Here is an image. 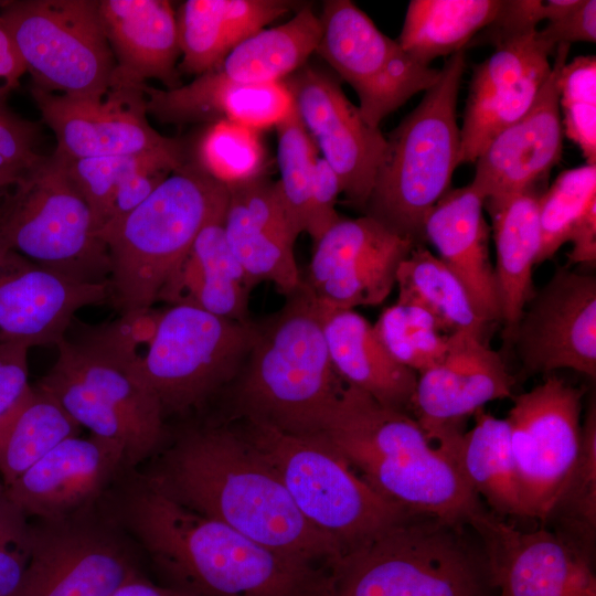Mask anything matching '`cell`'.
<instances>
[{"instance_id": "1", "label": "cell", "mask_w": 596, "mask_h": 596, "mask_svg": "<svg viewBox=\"0 0 596 596\" xmlns=\"http://www.w3.org/2000/svg\"><path fill=\"white\" fill-rule=\"evenodd\" d=\"M98 504L147 554L163 585L185 596H330L329 568L185 508L136 469L125 470Z\"/></svg>"}, {"instance_id": "2", "label": "cell", "mask_w": 596, "mask_h": 596, "mask_svg": "<svg viewBox=\"0 0 596 596\" xmlns=\"http://www.w3.org/2000/svg\"><path fill=\"white\" fill-rule=\"evenodd\" d=\"M142 475L185 508L288 557L330 570L342 555L302 517L254 445L225 424L184 429Z\"/></svg>"}, {"instance_id": "3", "label": "cell", "mask_w": 596, "mask_h": 596, "mask_svg": "<svg viewBox=\"0 0 596 596\" xmlns=\"http://www.w3.org/2000/svg\"><path fill=\"white\" fill-rule=\"evenodd\" d=\"M156 319L148 310L102 326L81 323L56 345V361L35 384L92 435L119 443L128 469L153 457L167 435L161 405L140 366L139 349Z\"/></svg>"}, {"instance_id": "4", "label": "cell", "mask_w": 596, "mask_h": 596, "mask_svg": "<svg viewBox=\"0 0 596 596\" xmlns=\"http://www.w3.org/2000/svg\"><path fill=\"white\" fill-rule=\"evenodd\" d=\"M321 434L372 489L408 511L468 523L487 509L413 415L355 387L344 385Z\"/></svg>"}, {"instance_id": "5", "label": "cell", "mask_w": 596, "mask_h": 596, "mask_svg": "<svg viewBox=\"0 0 596 596\" xmlns=\"http://www.w3.org/2000/svg\"><path fill=\"white\" fill-rule=\"evenodd\" d=\"M344 385L330 361L320 306L300 284L279 310L255 321L249 352L223 394L233 418L308 435L321 433Z\"/></svg>"}, {"instance_id": "6", "label": "cell", "mask_w": 596, "mask_h": 596, "mask_svg": "<svg viewBox=\"0 0 596 596\" xmlns=\"http://www.w3.org/2000/svg\"><path fill=\"white\" fill-rule=\"evenodd\" d=\"M330 575V596H498L472 526L424 513L344 552Z\"/></svg>"}, {"instance_id": "7", "label": "cell", "mask_w": 596, "mask_h": 596, "mask_svg": "<svg viewBox=\"0 0 596 596\" xmlns=\"http://www.w3.org/2000/svg\"><path fill=\"white\" fill-rule=\"evenodd\" d=\"M228 189L195 162L184 163L134 211L99 232L109 259V301L121 315L161 297L204 226L224 222Z\"/></svg>"}, {"instance_id": "8", "label": "cell", "mask_w": 596, "mask_h": 596, "mask_svg": "<svg viewBox=\"0 0 596 596\" xmlns=\"http://www.w3.org/2000/svg\"><path fill=\"white\" fill-rule=\"evenodd\" d=\"M466 68V50L445 61L438 81L386 137L364 214L423 244V224L451 189L459 166L460 129L456 106Z\"/></svg>"}, {"instance_id": "9", "label": "cell", "mask_w": 596, "mask_h": 596, "mask_svg": "<svg viewBox=\"0 0 596 596\" xmlns=\"http://www.w3.org/2000/svg\"><path fill=\"white\" fill-rule=\"evenodd\" d=\"M241 433L277 472L302 517L342 554L415 512L379 494L321 434L244 422Z\"/></svg>"}, {"instance_id": "10", "label": "cell", "mask_w": 596, "mask_h": 596, "mask_svg": "<svg viewBox=\"0 0 596 596\" xmlns=\"http://www.w3.org/2000/svg\"><path fill=\"white\" fill-rule=\"evenodd\" d=\"M0 230L10 249L40 266L86 283L109 278L91 207L55 152L0 189Z\"/></svg>"}, {"instance_id": "11", "label": "cell", "mask_w": 596, "mask_h": 596, "mask_svg": "<svg viewBox=\"0 0 596 596\" xmlns=\"http://www.w3.org/2000/svg\"><path fill=\"white\" fill-rule=\"evenodd\" d=\"M255 337V321H235L190 304L157 313L141 353V372L167 416L204 408L237 376Z\"/></svg>"}, {"instance_id": "12", "label": "cell", "mask_w": 596, "mask_h": 596, "mask_svg": "<svg viewBox=\"0 0 596 596\" xmlns=\"http://www.w3.org/2000/svg\"><path fill=\"white\" fill-rule=\"evenodd\" d=\"M0 19L32 75V87L74 97L107 95L116 61L97 0L4 1Z\"/></svg>"}, {"instance_id": "13", "label": "cell", "mask_w": 596, "mask_h": 596, "mask_svg": "<svg viewBox=\"0 0 596 596\" xmlns=\"http://www.w3.org/2000/svg\"><path fill=\"white\" fill-rule=\"evenodd\" d=\"M30 557L14 596H109L142 574L135 542L98 502L30 521Z\"/></svg>"}, {"instance_id": "14", "label": "cell", "mask_w": 596, "mask_h": 596, "mask_svg": "<svg viewBox=\"0 0 596 596\" xmlns=\"http://www.w3.org/2000/svg\"><path fill=\"white\" fill-rule=\"evenodd\" d=\"M319 17L322 33L316 54L354 89L370 127L380 128L387 115L438 81L440 70L412 58L354 2L327 0Z\"/></svg>"}, {"instance_id": "15", "label": "cell", "mask_w": 596, "mask_h": 596, "mask_svg": "<svg viewBox=\"0 0 596 596\" xmlns=\"http://www.w3.org/2000/svg\"><path fill=\"white\" fill-rule=\"evenodd\" d=\"M583 395L582 389L550 376L511 397L505 418L525 519L543 521L576 462Z\"/></svg>"}, {"instance_id": "16", "label": "cell", "mask_w": 596, "mask_h": 596, "mask_svg": "<svg viewBox=\"0 0 596 596\" xmlns=\"http://www.w3.org/2000/svg\"><path fill=\"white\" fill-rule=\"evenodd\" d=\"M313 244L301 285L330 309L383 304L401 263L418 245L366 214L341 217Z\"/></svg>"}, {"instance_id": "17", "label": "cell", "mask_w": 596, "mask_h": 596, "mask_svg": "<svg viewBox=\"0 0 596 596\" xmlns=\"http://www.w3.org/2000/svg\"><path fill=\"white\" fill-rule=\"evenodd\" d=\"M283 82L321 158L337 173L347 202L364 213L386 137L364 121L339 79L322 68L307 63Z\"/></svg>"}, {"instance_id": "18", "label": "cell", "mask_w": 596, "mask_h": 596, "mask_svg": "<svg viewBox=\"0 0 596 596\" xmlns=\"http://www.w3.org/2000/svg\"><path fill=\"white\" fill-rule=\"evenodd\" d=\"M513 341L530 373L571 369L595 379V277L557 269L526 305Z\"/></svg>"}, {"instance_id": "19", "label": "cell", "mask_w": 596, "mask_h": 596, "mask_svg": "<svg viewBox=\"0 0 596 596\" xmlns=\"http://www.w3.org/2000/svg\"><path fill=\"white\" fill-rule=\"evenodd\" d=\"M468 524L483 544L498 596H596L594 562L550 530H522L487 509Z\"/></svg>"}, {"instance_id": "20", "label": "cell", "mask_w": 596, "mask_h": 596, "mask_svg": "<svg viewBox=\"0 0 596 596\" xmlns=\"http://www.w3.org/2000/svg\"><path fill=\"white\" fill-rule=\"evenodd\" d=\"M55 153L66 159L132 155L181 145L152 128L138 87H111L103 98L74 97L31 87Z\"/></svg>"}, {"instance_id": "21", "label": "cell", "mask_w": 596, "mask_h": 596, "mask_svg": "<svg viewBox=\"0 0 596 596\" xmlns=\"http://www.w3.org/2000/svg\"><path fill=\"white\" fill-rule=\"evenodd\" d=\"M417 375L411 413L441 446L462 434L465 421L486 404L513 396L514 379L500 354L469 334H451L444 359Z\"/></svg>"}, {"instance_id": "22", "label": "cell", "mask_w": 596, "mask_h": 596, "mask_svg": "<svg viewBox=\"0 0 596 596\" xmlns=\"http://www.w3.org/2000/svg\"><path fill=\"white\" fill-rule=\"evenodd\" d=\"M536 31L497 44L488 58L473 66L459 164L476 162L489 142L533 105L551 73L549 56L555 51Z\"/></svg>"}, {"instance_id": "23", "label": "cell", "mask_w": 596, "mask_h": 596, "mask_svg": "<svg viewBox=\"0 0 596 596\" xmlns=\"http://www.w3.org/2000/svg\"><path fill=\"white\" fill-rule=\"evenodd\" d=\"M109 299L108 280H76L10 248L0 258V340L57 345L79 309Z\"/></svg>"}, {"instance_id": "24", "label": "cell", "mask_w": 596, "mask_h": 596, "mask_svg": "<svg viewBox=\"0 0 596 596\" xmlns=\"http://www.w3.org/2000/svg\"><path fill=\"white\" fill-rule=\"evenodd\" d=\"M126 469L119 443L73 436L4 487V493L29 519H58L96 504Z\"/></svg>"}, {"instance_id": "25", "label": "cell", "mask_w": 596, "mask_h": 596, "mask_svg": "<svg viewBox=\"0 0 596 596\" xmlns=\"http://www.w3.org/2000/svg\"><path fill=\"white\" fill-rule=\"evenodd\" d=\"M571 44L562 43L551 73L531 108L499 132L476 160L471 185L483 196H503L539 189L563 151L557 77Z\"/></svg>"}, {"instance_id": "26", "label": "cell", "mask_w": 596, "mask_h": 596, "mask_svg": "<svg viewBox=\"0 0 596 596\" xmlns=\"http://www.w3.org/2000/svg\"><path fill=\"white\" fill-rule=\"evenodd\" d=\"M223 222L226 242L256 287L273 283L285 297L301 284L294 245L299 236L281 204L276 183L260 177L230 187Z\"/></svg>"}, {"instance_id": "27", "label": "cell", "mask_w": 596, "mask_h": 596, "mask_svg": "<svg viewBox=\"0 0 596 596\" xmlns=\"http://www.w3.org/2000/svg\"><path fill=\"white\" fill-rule=\"evenodd\" d=\"M140 89L147 114L167 124L227 120L262 131L275 128L294 108L284 82L241 83L215 68L175 88L142 84Z\"/></svg>"}, {"instance_id": "28", "label": "cell", "mask_w": 596, "mask_h": 596, "mask_svg": "<svg viewBox=\"0 0 596 596\" xmlns=\"http://www.w3.org/2000/svg\"><path fill=\"white\" fill-rule=\"evenodd\" d=\"M97 7L116 61L111 87H138L147 79L167 89L181 85L177 12L170 1L97 0Z\"/></svg>"}, {"instance_id": "29", "label": "cell", "mask_w": 596, "mask_h": 596, "mask_svg": "<svg viewBox=\"0 0 596 596\" xmlns=\"http://www.w3.org/2000/svg\"><path fill=\"white\" fill-rule=\"evenodd\" d=\"M483 204L471 183L450 189L427 214L423 241L433 245L436 256L465 286L478 313L492 323L500 321L501 310Z\"/></svg>"}, {"instance_id": "30", "label": "cell", "mask_w": 596, "mask_h": 596, "mask_svg": "<svg viewBox=\"0 0 596 596\" xmlns=\"http://www.w3.org/2000/svg\"><path fill=\"white\" fill-rule=\"evenodd\" d=\"M320 311L330 361L341 381L386 407L412 415L417 373L393 359L373 324L354 309L320 307Z\"/></svg>"}, {"instance_id": "31", "label": "cell", "mask_w": 596, "mask_h": 596, "mask_svg": "<svg viewBox=\"0 0 596 596\" xmlns=\"http://www.w3.org/2000/svg\"><path fill=\"white\" fill-rule=\"evenodd\" d=\"M538 190L485 200L496 244L494 276L504 337L514 338L534 296L532 273L541 245Z\"/></svg>"}, {"instance_id": "32", "label": "cell", "mask_w": 596, "mask_h": 596, "mask_svg": "<svg viewBox=\"0 0 596 596\" xmlns=\"http://www.w3.org/2000/svg\"><path fill=\"white\" fill-rule=\"evenodd\" d=\"M297 7L288 0H187L178 12L179 71L199 76L220 66L242 41Z\"/></svg>"}, {"instance_id": "33", "label": "cell", "mask_w": 596, "mask_h": 596, "mask_svg": "<svg viewBox=\"0 0 596 596\" xmlns=\"http://www.w3.org/2000/svg\"><path fill=\"white\" fill-rule=\"evenodd\" d=\"M254 288L226 242L223 222H212L199 233L161 301L190 304L246 322L252 320L248 299Z\"/></svg>"}, {"instance_id": "34", "label": "cell", "mask_w": 596, "mask_h": 596, "mask_svg": "<svg viewBox=\"0 0 596 596\" xmlns=\"http://www.w3.org/2000/svg\"><path fill=\"white\" fill-rule=\"evenodd\" d=\"M473 419V426L446 449L490 513L501 519H525L507 418L480 409Z\"/></svg>"}, {"instance_id": "35", "label": "cell", "mask_w": 596, "mask_h": 596, "mask_svg": "<svg viewBox=\"0 0 596 596\" xmlns=\"http://www.w3.org/2000/svg\"><path fill=\"white\" fill-rule=\"evenodd\" d=\"M321 33L320 17L305 4L287 22L264 28L238 43L215 70L241 83L283 82L316 53Z\"/></svg>"}, {"instance_id": "36", "label": "cell", "mask_w": 596, "mask_h": 596, "mask_svg": "<svg viewBox=\"0 0 596 596\" xmlns=\"http://www.w3.org/2000/svg\"><path fill=\"white\" fill-rule=\"evenodd\" d=\"M395 286L398 302L425 309L444 333L486 340L491 323L478 313L457 276L423 244L401 263Z\"/></svg>"}, {"instance_id": "37", "label": "cell", "mask_w": 596, "mask_h": 596, "mask_svg": "<svg viewBox=\"0 0 596 596\" xmlns=\"http://www.w3.org/2000/svg\"><path fill=\"white\" fill-rule=\"evenodd\" d=\"M502 0H412L397 39L416 62L429 66L439 56L466 50L498 14Z\"/></svg>"}, {"instance_id": "38", "label": "cell", "mask_w": 596, "mask_h": 596, "mask_svg": "<svg viewBox=\"0 0 596 596\" xmlns=\"http://www.w3.org/2000/svg\"><path fill=\"white\" fill-rule=\"evenodd\" d=\"M81 426L36 385L0 416V476L4 487L57 444L78 436Z\"/></svg>"}, {"instance_id": "39", "label": "cell", "mask_w": 596, "mask_h": 596, "mask_svg": "<svg viewBox=\"0 0 596 596\" xmlns=\"http://www.w3.org/2000/svg\"><path fill=\"white\" fill-rule=\"evenodd\" d=\"M541 526L594 562L596 550V403L589 402L582 422L576 462Z\"/></svg>"}, {"instance_id": "40", "label": "cell", "mask_w": 596, "mask_h": 596, "mask_svg": "<svg viewBox=\"0 0 596 596\" xmlns=\"http://www.w3.org/2000/svg\"><path fill=\"white\" fill-rule=\"evenodd\" d=\"M63 160L70 178L91 207L97 233L116 191L126 180L142 170H177L185 163L182 145L142 153Z\"/></svg>"}, {"instance_id": "41", "label": "cell", "mask_w": 596, "mask_h": 596, "mask_svg": "<svg viewBox=\"0 0 596 596\" xmlns=\"http://www.w3.org/2000/svg\"><path fill=\"white\" fill-rule=\"evenodd\" d=\"M387 352L417 374L439 363L449 351L451 334L444 333L425 309L396 301L373 324Z\"/></svg>"}, {"instance_id": "42", "label": "cell", "mask_w": 596, "mask_h": 596, "mask_svg": "<svg viewBox=\"0 0 596 596\" xmlns=\"http://www.w3.org/2000/svg\"><path fill=\"white\" fill-rule=\"evenodd\" d=\"M196 164L226 188L264 177L266 149L260 131L245 125L211 123L196 146Z\"/></svg>"}, {"instance_id": "43", "label": "cell", "mask_w": 596, "mask_h": 596, "mask_svg": "<svg viewBox=\"0 0 596 596\" xmlns=\"http://www.w3.org/2000/svg\"><path fill=\"white\" fill-rule=\"evenodd\" d=\"M275 129L280 173L275 183L286 215L300 235L306 232L319 151L295 107Z\"/></svg>"}, {"instance_id": "44", "label": "cell", "mask_w": 596, "mask_h": 596, "mask_svg": "<svg viewBox=\"0 0 596 596\" xmlns=\"http://www.w3.org/2000/svg\"><path fill=\"white\" fill-rule=\"evenodd\" d=\"M596 201V164L562 171L539 198L541 245L536 265L552 258Z\"/></svg>"}, {"instance_id": "45", "label": "cell", "mask_w": 596, "mask_h": 596, "mask_svg": "<svg viewBox=\"0 0 596 596\" xmlns=\"http://www.w3.org/2000/svg\"><path fill=\"white\" fill-rule=\"evenodd\" d=\"M563 134L596 164V57L577 56L565 63L557 77Z\"/></svg>"}, {"instance_id": "46", "label": "cell", "mask_w": 596, "mask_h": 596, "mask_svg": "<svg viewBox=\"0 0 596 596\" xmlns=\"http://www.w3.org/2000/svg\"><path fill=\"white\" fill-rule=\"evenodd\" d=\"M579 4V0H510L503 1L493 21L482 29L468 47L497 45L508 39L536 31L542 20L554 21Z\"/></svg>"}, {"instance_id": "47", "label": "cell", "mask_w": 596, "mask_h": 596, "mask_svg": "<svg viewBox=\"0 0 596 596\" xmlns=\"http://www.w3.org/2000/svg\"><path fill=\"white\" fill-rule=\"evenodd\" d=\"M31 549L30 520L7 496L0 498V596H14Z\"/></svg>"}, {"instance_id": "48", "label": "cell", "mask_w": 596, "mask_h": 596, "mask_svg": "<svg viewBox=\"0 0 596 596\" xmlns=\"http://www.w3.org/2000/svg\"><path fill=\"white\" fill-rule=\"evenodd\" d=\"M0 98V170L22 173L41 159L35 150L40 127L11 111Z\"/></svg>"}, {"instance_id": "49", "label": "cell", "mask_w": 596, "mask_h": 596, "mask_svg": "<svg viewBox=\"0 0 596 596\" xmlns=\"http://www.w3.org/2000/svg\"><path fill=\"white\" fill-rule=\"evenodd\" d=\"M340 193L342 189L337 173L319 157L305 232L313 243L342 217L336 210Z\"/></svg>"}, {"instance_id": "50", "label": "cell", "mask_w": 596, "mask_h": 596, "mask_svg": "<svg viewBox=\"0 0 596 596\" xmlns=\"http://www.w3.org/2000/svg\"><path fill=\"white\" fill-rule=\"evenodd\" d=\"M29 349L0 340V416L18 404L31 389L28 366Z\"/></svg>"}, {"instance_id": "51", "label": "cell", "mask_w": 596, "mask_h": 596, "mask_svg": "<svg viewBox=\"0 0 596 596\" xmlns=\"http://www.w3.org/2000/svg\"><path fill=\"white\" fill-rule=\"evenodd\" d=\"M538 38L553 49L558 44L596 41V1L581 0L579 4L565 15L550 21Z\"/></svg>"}, {"instance_id": "52", "label": "cell", "mask_w": 596, "mask_h": 596, "mask_svg": "<svg viewBox=\"0 0 596 596\" xmlns=\"http://www.w3.org/2000/svg\"><path fill=\"white\" fill-rule=\"evenodd\" d=\"M173 171L164 168L147 169L126 180L116 191L98 234L139 206Z\"/></svg>"}, {"instance_id": "53", "label": "cell", "mask_w": 596, "mask_h": 596, "mask_svg": "<svg viewBox=\"0 0 596 596\" xmlns=\"http://www.w3.org/2000/svg\"><path fill=\"white\" fill-rule=\"evenodd\" d=\"M572 249L567 254L568 264L594 267L596 264V201L583 214L571 233Z\"/></svg>"}, {"instance_id": "54", "label": "cell", "mask_w": 596, "mask_h": 596, "mask_svg": "<svg viewBox=\"0 0 596 596\" xmlns=\"http://www.w3.org/2000/svg\"><path fill=\"white\" fill-rule=\"evenodd\" d=\"M109 596H185L168 586L155 584L143 574L128 581Z\"/></svg>"}, {"instance_id": "55", "label": "cell", "mask_w": 596, "mask_h": 596, "mask_svg": "<svg viewBox=\"0 0 596 596\" xmlns=\"http://www.w3.org/2000/svg\"><path fill=\"white\" fill-rule=\"evenodd\" d=\"M22 174L23 172L19 173L13 171L0 170V189L15 183Z\"/></svg>"}, {"instance_id": "56", "label": "cell", "mask_w": 596, "mask_h": 596, "mask_svg": "<svg viewBox=\"0 0 596 596\" xmlns=\"http://www.w3.org/2000/svg\"><path fill=\"white\" fill-rule=\"evenodd\" d=\"M9 249L0 230V258L4 255V253Z\"/></svg>"}, {"instance_id": "57", "label": "cell", "mask_w": 596, "mask_h": 596, "mask_svg": "<svg viewBox=\"0 0 596 596\" xmlns=\"http://www.w3.org/2000/svg\"><path fill=\"white\" fill-rule=\"evenodd\" d=\"M4 493V485L3 482H0V498L3 496Z\"/></svg>"}, {"instance_id": "58", "label": "cell", "mask_w": 596, "mask_h": 596, "mask_svg": "<svg viewBox=\"0 0 596 596\" xmlns=\"http://www.w3.org/2000/svg\"><path fill=\"white\" fill-rule=\"evenodd\" d=\"M7 94L0 87V98H6Z\"/></svg>"}]
</instances>
